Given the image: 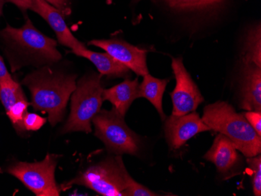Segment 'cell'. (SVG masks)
I'll list each match as a JSON object with an SVG mask.
<instances>
[{
	"mask_svg": "<svg viewBox=\"0 0 261 196\" xmlns=\"http://www.w3.org/2000/svg\"><path fill=\"white\" fill-rule=\"evenodd\" d=\"M133 1H136V2H137V1H139V0H133Z\"/></svg>",
	"mask_w": 261,
	"mask_h": 196,
	"instance_id": "cell-29",
	"label": "cell"
},
{
	"mask_svg": "<svg viewBox=\"0 0 261 196\" xmlns=\"http://www.w3.org/2000/svg\"><path fill=\"white\" fill-rule=\"evenodd\" d=\"M171 67L176 80L175 87L171 93L173 115L182 116L194 112L204 101L200 91L185 67L181 57H173Z\"/></svg>",
	"mask_w": 261,
	"mask_h": 196,
	"instance_id": "cell-8",
	"label": "cell"
},
{
	"mask_svg": "<svg viewBox=\"0 0 261 196\" xmlns=\"http://www.w3.org/2000/svg\"><path fill=\"white\" fill-rule=\"evenodd\" d=\"M171 8L177 10H209L218 8L228 0H163Z\"/></svg>",
	"mask_w": 261,
	"mask_h": 196,
	"instance_id": "cell-19",
	"label": "cell"
},
{
	"mask_svg": "<svg viewBox=\"0 0 261 196\" xmlns=\"http://www.w3.org/2000/svg\"><path fill=\"white\" fill-rule=\"evenodd\" d=\"M211 131L196 112L171 115L164 123V132L171 149H177L199 133Z\"/></svg>",
	"mask_w": 261,
	"mask_h": 196,
	"instance_id": "cell-10",
	"label": "cell"
},
{
	"mask_svg": "<svg viewBox=\"0 0 261 196\" xmlns=\"http://www.w3.org/2000/svg\"><path fill=\"white\" fill-rule=\"evenodd\" d=\"M88 44L103 49L107 53L128 67L137 75L143 77L149 74L146 64L147 50L146 49H140L125 41L117 39H95Z\"/></svg>",
	"mask_w": 261,
	"mask_h": 196,
	"instance_id": "cell-9",
	"label": "cell"
},
{
	"mask_svg": "<svg viewBox=\"0 0 261 196\" xmlns=\"http://www.w3.org/2000/svg\"><path fill=\"white\" fill-rule=\"evenodd\" d=\"M46 120V118H42L38 114L27 113L23 118V126L27 131H36L43 127Z\"/></svg>",
	"mask_w": 261,
	"mask_h": 196,
	"instance_id": "cell-23",
	"label": "cell"
},
{
	"mask_svg": "<svg viewBox=\"0 0 261 196\" xmlns=\"http://www.w3.org/2000/svg\"><path fill=\"white\" fill-rule=\"evenodd\" d=\"M102 77L96 74L85 76L77 83L71 95L70 116L62 129L63 134L92 132V120L100 111L103 102Z\"/></svg>",
	"mask_w": 261,
	"mask_h": 196,
	"instance_id": "cell-5",
	"label": "cell"
},
{
	"mask_svg": "<svg viewBox=\"0 0 261 196\" xmlns=\"http://www.w3.org/2000/svg\"><path fill=\"white\" fill-rule=\"evenodd\" d=\"M202 121L213 131L224 134L246 157L260 154L261 137L246 121L243 113L238 114L226 102L208 105Z\"/></svg>",
	"mask_w": 261,
	"mask_h": 196,
	"instance_id": "cell-2",
	"label": "cell"
},
{
	"mask_svg": "<svg viewBox=\"0 0 261 196\" xmlns=\"http://www.w3.org/2000/svg\"><path fill=\"white\" fill-rule=\"evenodd\" d=\"M130 178L120 155L106 158L89 166L75 178L62 184L61 190L72 185H82L104 196H124Z\"/></svg>",
	"mask_w": 261,
	"mask_h": 196,
	"instance_id": "cell-4",
	"label": "cell"
},
{
	"mask_svg": "<svg viewBox=\"0 0 261 196\" xmlns=\"http://www.w3.org/2000/svg\"><path fill=\"white\" fill-rule=\"evenodd\" d=\"M4 2H5V0H0V16L2 14L3 7H4Z\"/></svg>",
	"mask_w": 261,
	"mask_h": 196,
	"instance_id": "cell-28",
	"label": "cell"
},
{
	"mask_svg": "<svg viewBox=\"0 0 261 196\" xmlns=\"http://www.w3.org/2000/svg\"><path fill=\"white\" fill-rule=\"evenodd\" d=\"M5 1L14 4L22 10H32L34 5V0H5Z\"/></svg>",
	"mask_w": 261,
	"mask_h": 196,
	"instance_id": "cell-26",
	"label": "cell"
},
{
	"mask_svg": "<svg viewBox=\"0 0 261 196\" xmlns=\"http://www.w3.org/2000/svg\"><path fill=\"white\" fill-rule=\"evenodd\" d=\"M76 78V75L44 66L28 74L22 82L30 91L34 109L46 113L51 125L55 126L64 118L67 102L77 86Z\"/></svg>",
	"mask_w": 261,
	"mask_h": 196,
	"instance_id": "cell-1",
	"label": "cell"
},
{
	"mask_svg": "<svg viewBox=\"0 0 261 196\" xmlns=\"http://www.w3.org/2000/svg\"><path fill=\"white\" fill-rule=\"evenodd\" d=\"M70 52L77 57H84L96 66L99 74L102 76L117 78V77H128L130 70L124 64L118 62L107 52H96L89 50L86 46L71 50Z\"/></svg>",
	"mask_w": 261,
	"mask_h": 196,
	"instance_id": "cell-15",
	"label": "cell"
},
{
	"mask_svg": "<svg viewBox=\"0 0 261 196\" xmlns=\"http://www.w3.org/2000/svg\"><path fill=\"white\" fill-rule=\"evenodd\" d=\"M204 159L214 163L218 172L228 178L233 177V171L240 164V156L232 142L224 134H219L204 155Z\"/></svg>",
	"mask_w": 261,
	"mask_h": 196,
	"instance_id": "cell-12",
	"label": "cell"
},
{
	"mask_svg": "<svg viewBox=\"0 0 261 196\" xmlns=\"http://www.w3.org/2000/svg\"><path fill=\"white\" fill-rule=\"evenodd\" d=\"M92 122L95 127V135L111 153L120 156H138L140 153V138L127 127L124 117L114 108L111 110L100 109Z\"/></svg>",
	"mask_w": 261,
	"mask_h": 196,
	"instance_id": "cell-6",
	"label": "cell"
},
{
	"mask_svg": "<svg viewBox=\"0 0 261 196\" xmlns=\"http://www.w3.org/2000/svg\"><path fill=\"white\" fill-rule=\"evenodd\" d=\"M168 81V79L156 78L148 74L143 76L142 82L139 87V98L148 99L156 108L162 121L167 118L163 109V96Z\"/></svg>",
	"mask_w": 261,
	"mask_h": 196,
	"instance_id": "cell-16",
	"label": "cell"
},
{
	"mask_svg": "<svg viewBox=\"0 0 261 196\" xmlns=\"http://www.w3.org/2000/svg\"><path fill=\"white\" fill-rule=\"evenodd\" d=\"M240 84V105L247 111L261 112V67L243 64Z\"/></svg>",
	"mask_w": 261,
	"mask_h": 196,
	"instance_id": "cell-13",
	"label": "cell"
},
{
	"mask_svg": "<svg viewBox=\"0 0 261 196\" xmlns=\"http://www.w3.org/2000/svg\"><path fill=\"white\" fill-rule=\"evenodd\" d=\"M248 165L253 172V189L254 195H261V157L260 155L248 157Z\"/></svg>",
	"mask_w": 261,
	"mask_h": 196,
	"instance_id": "cell-21",
	"label": "cell"
},
{
	"mask_svg": "<svg viewBox=\"0 0 261 196\" xmlns=\"http://www.w3.org/2000/svg\"><path fill=\"white\" fill-rule=\"evenodd\" d=\"M32 10L40 15L49 24L55 32L57 40L61 45L70 48L71 50H76L86 46L70 32L64 20V14L47 1L34 0Z\"/></svg>",
	"mask_w": 261,
	"mask_h": 196,
	"instance_id": "cell-11",
	"label": "cell"
},
{
	"mask_svg": "<svg viewBox=\"0 0 261 196\" xmlns=\"http://www.w3.org/2000/svg\"><path fill=\"white\" fill-rule=\"evenodd\" d=\"M29 106V102H28L27 99H20L7 111V116L10 118L12 124L17 128V131H23L25 130L23 121V118L28 113Z\"/></svg>",
	"mask_w": 261,
	"mask_h": 196,
	"instance_id": "cell-20",
	"label": "cell"
},
{
	"mask_svg": "<svg viewBox=\"0 0 261 196\" xmlns=\"http://www.w3.org/2000/svg\"><path fill=\"white\" fill-rule=\"evenodd\" d=\"M124 196H156L159 195L156 193L143 186L139 183L136 182L132 177L129 178L127 188L123 192Z\"/></svg>",
	"mask_w": 261,
	"mask_h": 196,
	"instance_id": "cell-22",
	"label": "cell"
},
{
	"mask_svg": "<svg viewBox=\"0 0 261 196\" xmlns=\"http://www.w3.org/2000/svg\"><path fill=\"white\" fill-rule=\"evenodd\" d=\"M139 78L125 80L111 89H103L102 99L109 101L117 112L125 117L133 102L139 98Z\"/></svg>",
	"mask_w": 261,
	"mask_h": 196,
	"instance_id": "cell-14",
	"label": "cell"
},
{
	"mask_svg": "<svg viewBox=\"0 0 261 196\" xmlns=\"http://www.w3.org/2000/svg\"><path fill=\"white\" fill-rule=\"evenodd\" d=\"M12 77L10 73L7 71V67L4 64V60L2 57L0 55V80H7V79H11Z\"/></svg>",
	"mask_w": 261,
	"mask_h": 196,
	"instance_id": "cell-27",
	"label": "cell"
},
{
	"mask_svg": "<svg viewBox=\"0 0 261 196\" xmlns=\"http://www.w3.org/2000/svg\"><path fill=\"white\" fill-rule=\"evenodd\" d=\"M45 1L58 9L64 16L70 15L71 13L69 0H45Z\"/></svg>",
	"mask_w": 261,
	"mask_h": 196,
	"instance_id": "cell-25",
	"label": "cell"
},
{
	"mask_svg": "<svg viewBox=\"0 0 261 196\" xmlns=\"http://www.w3.org/2000/svg\"><path fill=\"white\" fill-rule=\"evenodd\" d=\"M246 121L252 126L258 135L261 137V112L259 111H246L243 113Z\"/></svg>",
	"mask_w": 261,
	"mask_h": 196,
	"instance_id": "cell-24",
	"label": "cell"
},
{
	"mask_svg": "<svg viewBox=\"0 0 261 196\" xmlns=\"http://www.w3.org/2000/svg\"><path fill=\"white\" fill-rule=\"evenodd\" d=\"M26 99L23 90L14 79L0 80V101L2 102L6 112L10 109L17 101Z\"/></svg>",
	"mask_w": 261,
	"mask_h": 196,
	"instance_id": "cell-18",
	"label": "cell"
},
{
	"mask_svg": "<svg viewBox=\"0 0 261 196\" xmlns=\"http://www.w3.org/2000/svg\"><path fill=\"white\" fill-rule=\"evenodd\" d=\"M1 36L25 59L26 63L40 66L53 64L62 59L57 49V42L38 30L28 18L21 27L8 25Z\"/></svg>",
	"mask_w": 261,
	"mask_h": 196,
	"instance_id": "cell-3",
	"label": "cell"
},
{
	"mask_svg": "<svg viewBox=\"0 0 261 196\" xmlns=\"http://www.w3.org/2000/svg\"><path fill=\"white\" fill-rule=\"evenodd\" d=\"M57 159V155L48 153L40 162H19L9 166L7 172L21 181L37 196H59L61 188L55 180Z\"/></svg>",
	"mask_w": 261,
	"mask_h": 196,
	"instance_id": "cell-7",
	"label": "cell"
},
{
	"mask_svg": "<svg viewBox=\"0 0 261 196\" xmlns=\"http://www.w3.org/2000/svg\"><path fill=\"white\" fill-rule=\"evenodd\" d=\"M243 64H254L261 67V27L254 26L247 32L242 51Z\"/></svg>",
	"mask_w": 261,
	"mask_h": 196,
	"instance_id": "cell-17",
	"label": "cell"
}]
</instances>
